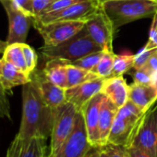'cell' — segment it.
<instances>
[{"label": "cell", "mask_w": 157, "mask_h": 157, "mask_svg": "<svg viewBox=\"0 0 157 157\" xmlns=\"http://www.w3.org/2000/svg\"><path fill=\"white\" fill-rule=\"evenodd\" d=\"M55 119V108L42 98L33 82L22 85V117L18 136L21 140H47L51 137Z\"/></svg>", "instance_id": "1"}, {"label": "cell", "mask_w": 157, "mask_h": 157, "mask_svg": "<svg viewBox=\"0 0 157 157\" xmlns=\"http://www.w3.org/2000/svg\"><path fill=\"white\" fill-rule=\"evenodd\" d=\"M101 8L117 32L129 22L153 16L157 11V0H115L102 4Z\"/></svg>", "instance_id": "2"}, {"label": "cell", "mask_w": 157, "mask_h": 157, "mask_svg": "<svg viewBox=\"0 0 157 157\" xmlns=\"http://www.w3.org/2000/svg\"><path fill=\"white\" fill-rule=\"evenodd\" d=\"M145 113L128 100L117 113L107 143L129 148Z\"/></svg>", "instance_id": "3"}, {"label": "cell", "mask_w": 157, "mask_h": 157, "mask_svg": "<svg viewBox=\"0 0 157 157\" xmlns=\"http://www.w3.org/2000/svg\"><path fill=\"white\" fill-rule=\"evenodd\" d=\"M44 59H61L71 62L94 52L103 51L84 27L80 33L56 46L44 45L39 49Z\"/></svg>", "instance_id": "4"}, {"label": "cell", "mask_w": 157, "mask_h": 157, "mask_svg": "<svg viewBox=\"0 0 157 157\" xmlns=\"http://www.w3.org/2000/svg\"><path fill=\"white\" fill-rule=\"evenodd\" d=\"M89 141L85 121L82 111H78L72 131L53 157H85L92 148Z\"/></svg>", "instance_id": "5"}, {"label": "cell", "mask_w": 157, "mask_h": 157, "mask_svg": "<svg viewBox=\"0 0 157 157\" xmlns=\"http://www.w3.org/2000/svg\"><path fill=\"white\" fill-rule=\"evenodd\" d=\"M78 110L69 102L55 108V119L51 134L50 153L55 155L63 142L68 137L75 124Z\"/></svg>", "instance_id": "6"}, {"label": "cell", "mask_w": 157, "mask_h": 157, "mask_svg": "<svg viewBox=\"0 0 157 157\" xmlns=\"http://www.w3.org/2000/svg\"><path fill=\"white\" fill-rule=\"evenodd\" d=\"M85 21H54L41 23L33 21V26L44 40L45 46H56L80 33L85 27Z\"/></svg>", "instance_id": "7"}, {"label": "cell", "mask_w": 157, "mask_h": 157, "mask_svg": "<svg viewBox=\"0 0 157 157\" xmlns=\"http://www.w3.org/2000/svg\"><path fill=\"white\" fill-rule=\"evenodd\" d=\"M100 9L96 0H83L78 2L65 10L56 12L44 13L39 17L33 18L41 23H49L54 21H88Z\"/></svg>", "instance_id": "8"}, {"label": "cell", "mask_w": 157, "mask_h": 157, "mask_svg": "<svg viewBox=\"0 0 157 157\" xmlns=\"http://www.w3.org/2000/svg\"><path fill=\"white\" fill-rule=\"evenodd\" d=\"M130 147L138 148L151 157H157V105L146 113Z\"/></svg>", "instance_id": "9"}, {"label": "cell", "mask_w": 157, "mask_h": 157, "mask_svg": "<svg viewBox=\"0 0 157 157\" xmlns=\"http://www.w3.org/2000/svg\"><path fill=\"white\" fill-rule=\"evenodd\" d=\"M9 19V35L7 42L9 44L15 43H26L27 35L31 25L33 23V17L29 16L20 10L12 0H0Z\"/></svg>", "instance_id": "10"}, {"label": "cell", "mask_w": 157, "mask_h": 157, "mask_svg": "<svg viewBox=\"0 0 157 157\" xmlns=\"http://www.w3.org/2000/svg\"><path fill=\"white\" fill-rule=\"evenodd\" d=\"M85 28L92 37V39L102 48L103 51L113 52V39H114V27L102 10L101 6L99 10L85 23Z\"/></svg>", "instance_id": "11"}, {"label": "cell", "mask_w": 157, "mask_h": 157, "mask_svg": "<svg viewBox=\"0 0 157 157\" xmlns=\"http://www.w3.org/2000/svg\"><path fill=\"white\" fill-rule=\"evenodd\" d=\"M31 81L37 88L44 101L52 108H56L67 102L66 89L51 82L45 77L43 69H35L31 74Z\"/></svg>", "instance_id": "12"}, {"label": "cell", "mask_w": 157, "mask_h": 157, "mask_svg": "<svg viewBox=\"0 0 157 157\" xmlns=\"http://www.w3.org/2000/svg\"><path fill=\"white\" fill-rule=\"evenodd\" d=\"M104 98L105 95L100 93L94 97H93L90 101H88L80 110L83 115L89 141L93 147H101L99 134V119L101 105L104 101Z\"/></svg>", "instance_id": "13"}, {"label": "cell", "mask_w": 157, "mask_h": 157, "mask_svg": "<svg viewBox=\"0 0 157 157\" xmlns=\"http://www.w3.org/2000/svg\"><path fill=\"white\" fill-rule=\"evenodd\" d=\"M105 78H97L95 80L78 84L66 89V100L71 103L80 111L82 106L102 91Z\"/></svg>", "instance_id": "14"}, {"label": "cell", "mask_w": 157, "mask_h": 157, "mask_svg": "<svg viewBox=\"0 0 157 157\" xmlns=\"http://www.w3.org/2000/svg\"><path fill=\"white\" fill-rule=\"evenodd\" d=\"M101 93L118 108L122 107L128 101L129 95V85L127 84L123 76L105 78Z\"/></svg>", "instance_id": "15"}, {"label": "cell", "mask_w": 157, "mask_h": 157, "mask_svg": "<svg viewBox=\"0 0 157 157\" xmlns=\"http://www.w3.org/2000/svg\"><path fill=\"white\" fill-rule=\"evenodd\" d=\"M47 150L45 140L36 138L23 141L16 136L8 150L7 155L9 157H41Z\"/></svg>", "instance_id": "16"}, {"label": "cell", "mask_w": 157, "mask_h": 157, "mask_svg": "<svg viewBox=\"0 0 157 157\" xmlns=\"http://www.w3.org/2000/svg\"><path fill=\"white\" fill-rule=\"evenodd\" d=\"M128 100L142 111L147 112L157 101V90L151 85L132 82L129 85Z\"/></svg>", "instance_id": "17"}, {"label": "cell", "mask_w": 157, "mask_h": 157, "mask_svg": "<svg viewBox=\"0 0 157 157\" xmlns=\"http://www.w3.org/2000/svg\"><path fill=\"white\" fill-rule=\"evenodd\" d=\"M29 82H31V74L19 69L5 60L2 61V67L0 71V82L9 94H11V90L13 88L20 85H24Z\"/></svg>", "instance_id": "18"}, {"label": "cell", "mask_w": 157, "mask_h": 157, "mask_svg": "<svg viewBox=\"0 0 157 157\" xmlns=\"http://www.w3.org/2000/svg\"><path fill=\"white\" fill-rule=\"evenodd\" d=\"M118 109L119 108L117 105H115L109 99H107L105 96L101 105L100 119H99V134H100L101 147L105 146L108 142L110 131Z\"/></svg>", "instance_id": "19"}, {"label": "cell", "mask_w": 157, "mask_h": 157, "mask_svg": "<svg viewBox=\"0 0 157 157\" xmlns=\"http://www.w3.org/2000/svg\"><path fill=\"white\" fill-rule=\"evenodd\" d=\"M67 61L61 59H50L46 61L45 67L43 69L45 77L54 84L67 89Z\"/></svg>", "instance_id": "20"}, {"label": "cell", "mask_w": 157, "mask_h": 157, "mask_svg": "<svg viewBox=\"0 0 157 157\" xmlns=\"http://www.w3.org/2000/svg\"><path fill=\"white\" fill-rule=\"evenodd\" d=\"M67 72L68 88L77 86L78 84H82L99 78L96 73L76 67L74 65L69 64L68 62L67 65Z\"/></svg>", "instance_id": "21"}, {"label": "cell", "mask_w": 157, "mask_h": 157, "mask_svg": "<svg viewBox=\"0 0 157 157\" xmlns=\"http://www.w3.org/2000/svg\"><path fill=\"white\" fill-rule=\"evenodd\" d=\"M3 60L12 64L19 69L31 74L28 71V67L25 62L22 47L21 43H15V44H10L7 46L6 50L3 53Z\"/></svg>", "instance_id": "22"}, {"label": "cell", "mask_w": 157, "mask_h": 157, "mask_svg": "<svg viewBox=\"0 0 157 157\" xmlns=\"http://www.w3.org/2000/svg\"><path fill=\"white\" fill-rule=\"evenodd\" d=\"M134 56L132 54L115 55L114 68L112 77L123 76L126 72L129 71L134 67Z\"/></svg>", "instance_id": "23"}, {"label": "cell", "mask_w": 157, "mask_h": 157, "mask_svg": "<svg viewBox=\"0 0 157 157\" xmlns=\"http://www.w3.org/2000/svg\"><path fill=\"white\" fill-rule=\"evenodd\" d=\"M114 60L115 54L114 52L103 51L101 60L96 68V74L99 78H108L112 77L113 68H114Z\"/></svg>", "instance_id": "24"}, {"label": "cell", "mask_w": 157, "mask_h": 157, "mask_svg": "<svg viewBox=\"0 0 157 157\" xmlns=\"http://www.w3.org/2000/svg\"><path fill=\"white\" fill-rule=\"evenodd\" d=\"M102 55H103V51L94 52V53L87 55V56H85L80 59H77V60H74V61H71L68 63L71 65H74L76 67H82L83 69L96 73V68H97V66L101 60Z\"/></svg>", "instance_id": "25"}, {"label": "cell", "mask_w": 157, "mask_h": 157, "mask_svg": "<svg viewBox=\"0 0 157 157\" xmlns=\"http://www.w3.org/2000/svg\"><path fill=\"white\" fill-rule=\"evenodd\" d=\"M21 47H22L25 62H26V65L28 67V71L32 74L36 69V67H37V62H38L37 54L34 51V49L32 48L26 43L21 44Z\"/></svg>", "instance_id": "26"}, {"label": "cell", "mask_w": 157, "mask_h": 157, "mask_svg": "<svg viewBox=\"0 0 157 157\" xmlns=\"http://www.w3.org/2000/svg\"><path fill=\"white\" fill-rule=\"evenodd\" d=\"M157 51V48L150 49L144 45L142 49H140L135 56H134V69H140L144 67L147 62L149 61L150 57Z\"/></svg>", "instance_id": "27"}, {"label": "cell", "mask_w": 157, "mask_h": 157, "mask_svg": "<svg viewBox=\"0 0 157 157\" xmlns=\"http://www.w3.org/2000/svg\"><path fill=\"white\" fill-rule=\"evenodd\" d=\"M7 94L8 92L0 82V117L12 120L10 115V105Z\"/></svg>", "instance_id": "28"}, {"label": "cell", "mask_w": 157, "mask_h": 157, "mask_svg": "<svg viewBox=\"0 0 157 157\" xmlns=\"http://www.w3.org/2000/svg\"><path fill=\"white\" fill-rule=\"evenodd\" d=\"M133 77V82L142 85H151V75L152 72L150 71L145 67H142L140 69H134Z\"/></svg>", "instance_id": "29"}, {"label": "cell", "mask_w": 157, "mask_h": 157, "mask_svg": "<svg viewBox=\"0 0 157 157\" xmlns=\"http://www.w3.org/2000/svg\"><path fill=\"white\" fill-rule=\"evenodd\" d=\"M107 154V157H129L128 149L124 146L107 143L102 147Z\"/></svg>", "instance_id": "30"}, {"label": "cell", "mask_w": 157, "mask_h": 157, "mask_svg": "<svg viewBox=\"0 0 157 157\" xmlns=\"http://www.w3.org/2000/svg\"><path fill=\"white\" fill-rule=\"evenodd\" d=\"M56 0H33V18L39 17L45 13L47 9Z\"/></svg>", "instance_id": "31"}, {"label": "cell", "mask_w": 157, "mask_h": 157, "mask_svg": "<svg viewBox=\"0 0 157 157\" xmlns=\"http://www.w3.org/2000/svg\"><path fill=\"white\" fill-rule=\"evenodd\" d=\"M145 46L150 49L157 48V11L152 16V21L149 33V40Z\"/></svg>", "instance_id": "32"}, {"label": "cell", "mask_w": 157, "mask_h": 157, "mask_svg": "<svg viewBox=\"0 0 157 157\" xmlns=\"http://www.w3.org/2000/svg\"><path fill=\"white\" fill-rule=\"evenodd\" d=\"M83 1V0H56V2H54L45 11V13L48 12H56L60 11L62 10H65L66 8H68L78 2Z\"/></svg>", "instance_id": "33"}, {"label": "cell", "mask_w": 157, "mask_h": 157, "mask_svg": "<svg viewBox=\"0 0 157 157\" xmlns=\"http://www.w3.org/2000/svg\"><path fill=\"white\" fill-rule=\"evenodd\" d=\"M14 5L25 14L34 17L33 9V0H12Z\"/></svg>", "instance_id": "34"}, {"label": "cell", "mask_w": 157, "mask_h": 157, "mask_svg": "<svg viewBox=\"0 0 157 157\" xmlns=\"http://www.w3.org/2000/svg\"><path fill=\"white\" fill-rule=\"evenodd\" d=\"M144 67L148 68L150 71H151L152 73L157 71V51L150 57L149 61Z\"/></svg>", "instance_id": "35"}, {"label": "cell", "mask_w": 157, "mask_h": 157, "mask_svg": "<svg viewBox=\"0 0 157 157\" xmlns=\"http://www.w3.org/2000/svg\"><path fill=\"white\" fill-rule=\"evenodd\" d=\"M128 149V154H129V157H151V155H149L148 153H146L145 151L138 149V148H135V147H129V148H127Z\"/></svg>", "instance_id": "36"}, {"label": "cell", "mask_w": 157, "mask_h": 157, "mask_svg": "<svg viewBox=\"0 0 157 157\" xmlns=\"http://www.w3.org/2000/svg\"><path fill=\"white\" fill-rule=\"evenodd\" d=\"M101 147H92L85 157H99L100 156Z\"/></svg>", "instance_id": "37"}, {"label": "cell", "mask_w": 157, "mask_h": 157, "mask_svg": "<svg viewBox=\"0 0 157 157\" xmlns=\"http://www.w3.org/2000/svg\"><path fill=\"white\" fill-rule=\"evenodd\" d=\"M151 85L153 86L157 90V71L156 72H153L152 75H151Z\"/></svg>", "instance_id": "38"}, {"label": "cell", "mask_w": 157, "mask_h": 157, "mask_svg": "<svg viewBox=\"0 0 157 157\" xmlns=\"http://www.w3.org/2000/svg\"><path fill=\"white\" fill-rule=\"evenodd\" d=\"M9 45V43L7 41H2L0 40V54H3L4 51L6 50L7 46Z\"/></svg>", "instance_id": "39"}, {"label": "cell", "mask_w": 157, "mask_h": 157, "mask_svg": "<svg viewBox=\"0 0 157 157\" xmlns=\"http://www.w3.org/2000/svg\"><path fill=\"white\" fill-rule=\"evenodd\" d=\"M41 157H53V156H52V154L50 153V149H48V150H47V151H45L42 156H41Z\"/></svg>", "instance_id": "40"}, {"label": "cell", "mask_w": 157, "mask_h": 157, "mask_svg": "<svg viewBox=\"0 0 157 157\" xmlns=\"http://www.w3.org/2000/svg\"><path fill=\"white\" fill-rule=\"evenodd\" d=\"M96 1H97L98 4L101 6V5L104 4V3H106V2H109V1H115V0H96Z\"/></svg>", "instance_id": "41"}, {"label": "cell", "mask_w": 157, "mask_h": 157, "mask_svg": "<svg viewBox=\"0 0 157 157\" xmlns=\"http://www.w3.org/2000/svg\"><path fill=\"white\" fill-rule=\"evenodd\" d=\"M99 157H107V154L105 153V151L102 149L101 147V151H100V156Z\"/></svg>", "instance_id": "42"}, {"label": "cell", "mask_w": 157, "mask_h": 157, "mask_svg": "<svg viewBox=\"0 0 157 157\" xmlns=\"http://www.w3.org/2000/svg\"><path fill=\"white\" fill-rule=\"evenodd\" d=\"M2 58H0V71H1V67H2Z\"/></svg>", "instance_id": "43"}, {"label": "cell", "mask_w": 157, "mask_h": 157, "mask_svg": "<svg viewBox=\"0 0 157 157\" xmlns=\"http://www.w3.org/2000/svg\"><path fill=\"white\" fill-rule=\"evenodd\" d=\"M6 157H9V156H8V155H7V156H6Z\"/></svg>", "instance_id": "44"}]
</instances>
